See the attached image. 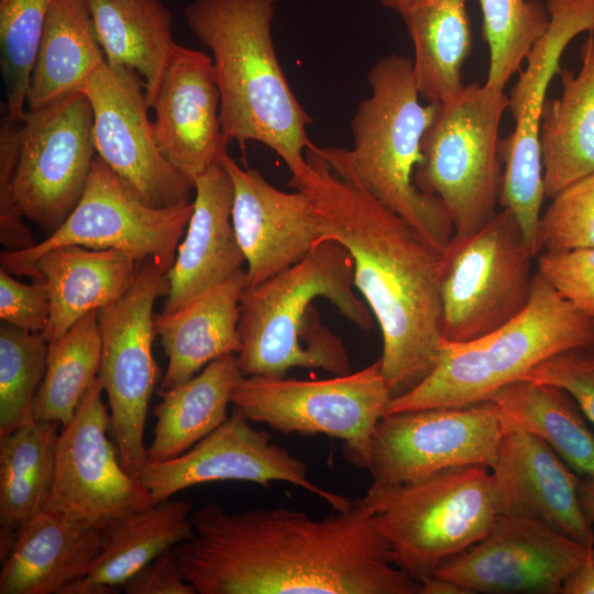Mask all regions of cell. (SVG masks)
I'll list each match as a JSON object with an SVG mask.
<instances>
[{"instance_id":"3957f363","label":"cell","mask_w":594,"mask_h":594,"mask_svg":"<svg viewBox=\"0 0 594 594\" xmlns=\"http://www.w3.org/2000/svg\"><path fill=\"white\" fill-rule=\"evenodd\" d=\"M277 0H193L187 25L212 54L220 92V124L228 143L264 144L292 176L307 166L312 122L294 95L272 36Z\"/></svg>"},{"instance_id":"d6986e66","label":"cell","mask_w":594,"mask_h":594,"mask_svg":"<svg viewBox=\"0 0 594 594\" xmlns=\"http://www.w3.org/2000/svg\"><path fill=\"white\" fill-rule=\"evenodd\" d=\"M588 548L543 524L496 515L484 537L446 559L436 576L468 593L561 594Z\"/></svg>"},{"instance_id":"1f68e13d","label":"cell","mask_w":594,"mask_h":594,"mask_svg":"<svg viewBox=\"0 0 594 594\" xmlns=\"http://www.w3.org/2000/svg\"><path fill=\"white\" fill-rule=\"evenodd\" d=\"M490 400L497 405L504 428L539 437L574 473L594 477V433L565 389L520 380L499 389Z\"/></svg>"},{"instance_id":"7a4b0ae2","label":"cell","mask_w":594,"mask_h":594,"mask_svg":"<svg viewBox=\"0 0 594 594\" xmlns=\"http://www.w3.org/2000/svg\"><path fill=\"white\" fill-rule=\"evenodd\" d=\"M305 156V170L288 186L310 200L322 240H334L351 254L354 286L381 329L382 374L393 397L407 393L442 353L443 252L329 165L311 142Z\"/></svg>"},{"instance_id":"ffe728a7","label":"cell","mask_w":594,"mask_h":594,"mask_svg":"<svg viewBox=\"0 0 594 594\" xmlns=\"http://www.w3.org/2000/svg\"><path fill=\"white\" fill-rule=\"evenodd\" d=\"M150 108L161 153L193 186L228 154L211 56L174 42Z\"/></svg>"},{"instance_id":"4fadbf2b","label":"cell","mask_w":594,"mask_h":594,"mask_svg":"<svg viewBox=\"0 0 594 594\" xmlns=\"http://www.w3.org/2000/svg\"><path fill=\"white\" fill-rule=\"evenodd\" d=\"M96 155L92 110L82 91L26 109L15 169L0 195L10 194L25 219L51 234L80 200Z\"/></svg>"},{"instance_id":"484cf974","label":"cell","mask_w":594,"mask_h":594,"mask_svg":"<svg viewBox=\"0 0 594 594\" xmlns=\"http://www.w3.org/2000/svg\"><path fill=\"white\" fill-rule=\"evenodd\" d=\"M139 264L117 249L63 245L42 254L34 268L51 298L50 322L42 332L48 344L87 314L120 300L133 285Z\"/></svg>"},{"instance_id":"83f0119b","label":"cell","mask_w":594,"mask_h":594,"mask_svg":"<svg viewBox=\"0 0 594 594\" xmlns=\"http://www.w3.org/2000/svg\"><path fill=\"white\" fill-rule=\"evenodd\" d=\"M193 505L168 498L102 529L89 570L63 594H111L148 562L194 535Z\"/></svg>"},{"instance_id":"f35d334b","label":"cell","mask_w":594,"mask_h":594,"mask_svg":"<svg viewBox=\"0 0 594 594\" xmlns=\"http://www.w3.org/2000/svg\"><path fill=\"white\" fill-rule=\"evenodd\" d=\"M594 246V173L563 188L541 213L535 241L542 252Z\"/></svg>"},{"instance_id":"f546056e","label":"cell","mask_w":594,"mask_h":594,"mask_svg":"<svg viewBox=\"0 0 594 594\" xmlns=\"http://www.w3.org/2000/svg\"><path fill=\"white\" fill-rule=\"evenodd\" d=\"M105 62L87 0H53L30 77L28 109L80 91Z\"/></svg>"},{"instance_id":"f1b7e54d","label":"cell","mask_w":594,"mask_h":594,"mask_svg":"<svg viewBox=\"0 0 594 594\" xmlns=\"http://www.w3.org/2000/svg\"><path fill=\"white\" fill-rule=\"evenodd\" d=\"M242 376L237 355L229 354L210 362L183 384L160 388L147 462L174 459L220 427L229 417L232 392Z\"/></svg>"},{"instance_id":"f6af8a7d","label":"cell","mask_w":594,"mask_h":594,"mask_svg":"<svg viewBox=\"0 0 594 594\" xmlns=\"http://www.w3.org/2000/svg\"><path fill=\"white\" fill-rule=\"evenodd\" d=\"M579 498L586 518L594 526V477L580 479Z\"/></svg>"},{"instance_id":"d6a6232c","label":"cell","mask_w":594,"mask_h":594,"mask_svg":"<svg viewBox=\"0 0 594 594\" xmlns=\"http://www.w3.org/2000/svg\"><path fill=\"white\" fill-rule=\"evenodd\" d=\"M57 426L32 419L0 437L1 560L16 531L46 506L55 475Z\"/></svg>"},{"instance_id":"e575fe53","label":"cell","mask_w":594,"mask_h":594,"mask_svg":"<svg viewBox=\"0 0 594 594\" xmlns=\"http://www.w3.org/2000/svg\"><path fill=\"white\" fill-rule=\"evenodd\" d=\"M100 359L101 337L95 310L48 344L45 374L33 405L34 419L68 425L98 378Z\"/></svg>"},{"instance_id":"e0dca14e","label":"cell","mask_w":594,"mask_h":594,"mask_svg":"<svg viewBox=\"0 0 594 594\" xmlns=\"http://www.w3.org/2000/svg\"><path fill=\"white\" fill-rule=\"evenodd\" d=\"M80 91L91 106L97 156L147 205L170 208L189 202L194 186L157 146L141 76L105 62Z\"/></svg>"},{"instance_id":"52a82bcc","label":"cell","mask_w":594,"mask_h":594,"mask_svg":"<svg viewBox=\"0 0 594 594\" xmlns=\"http://www.w3.org/2000/svg\"><path fill=\"white\" fill-rule=\"evenodd\" d=\"M508 108L504 89L471 82L436 103L421 139L415 184L436 196L453 226L451 240L470 237L498 211L503 182L499 123Z\"/></svg>"},{"instance_id":"c3c4849f","label":"cell","mask_w":594,"mask_h":594,"mask_svg":"<svg viewBox=\"0 0 594 594\" xmlns=\"http://www.w3.org/2000/svg\"><path fill=\"white\" fill-rule=\"evenodd\" d=\"M592 33L594 34V31Z\"/></svg>"},{"instance_id":"7c38bea8","label":"cell","mask_w":594,"mask_h":594,"mask_svg":"<svg viewBox=\"0 0 594 594\" xmlns=\"http://www.w3.org/2000/svg\"><path fill=\"white\" fill-rule=\"evenodd\" d=\"M167 274L141 264L128 293L98 310L101 359L98 380L108 397L110 431L123 468L139 476L147 462L144 430L158 366L153 355L154 306L167 296Z\"/></svg>"},{"instance_id":"7bdbcfd3","label":"cell","mask_w":594,"mask_h":594,"mask_svg":"<svg viewBox=\"0 0 594 594\" xmlns=\"http://www.w3.org/2000/svg\"><path fill=\"white\" fill-rule=\"evenodd\" d=\"M121 590L127 594H197L186 579L174 548L144 565Z\"/></svg>"},{"instance_id":"277c9868","label":"cell","mask_w":594,"mask_h":594,"mask_svg":"<svg viewBox=\"0 0 594 594\" xmlns=\"http://www.w3.org/2000/svg\"><path fill=\"white\" fill-rule=\"evenodd\" d=\"M328 299L362 330L374 317L355 293L349 251L322 240L296 264L244 289L240 301L241 348L237 363L243 376H286L294 367L351 373L342 340L320 321L314 301Z\"/></svg>"},{"instance_id":"ba28073f","label":"cell","mask_w":594,"mask_h":594,"mask_svg":"<svg viewBox=\"0 0 594 594\" xmlns=\"http://www.w3.org/2000/svg\"><path fill=\"white\" fill-rule=\"evenodd\" d=\"M358 502L376 515L393 564L420 584L482 539L496 516L484 465L447 469L399 486L371 485Z\"/></svg>"},{"instance_id":"5bb4252c","label":"cell","mask_w":594,"mask_h":594,"mask_svg":"<svg viewBox=\"0 0 594 594\" xmlns=\"http://www.w3.org/2000/svg\"><path fill=\"white\" fill-rule=\"evenodd\" d=\"M546 7L550 24L507 95L515 129L499 141L504 166L499 205L514 213L531 249L546 199L539 138L541 109L551 80L562 70L560 59L568 44L580 33L594 31V0H547Z\"/></svg>"},{"instance_id":"ac0fdd59","label":"cell","mask_w":594,"mask_h":594,"mask_svg":"<svg viewBox=\"0 0 594 594\" xmlns=\"http://www.w3.org/2000/svg\"><path fill=\"white\" fill-rule=\"evenodd\" d=\"M155 504L185 488L217 481H245L268 486L287 482L320 497L336 512L352 507L346 496L328 491L308 474L307 465L268 433L254 428L239 409L183 454L146 462L139 475Z\"/></svg>"},{"instance_id":"7402d4cb","label":"cell","mask_w":594,"mask_h":594,"mask_svg":"<svg viewBox=\"0 0 594 594\" xmlns=\"http://www.w3.org/2000/svg\"><path fill=\"white\" fill-rule=\"evenodd\" d=\"M233 185L232 224L244 254L248 286L257 285L302 260L322 241L308 197L271 185L256 168L222 161Z\"/></svg>"},{"instance_id":"30bf717a","label":"cell","mask_w":594,"mask_h":594,"mask_svg":"<svg viewBox=\"0 0 594 594\" xmlns=\"http://www.w3.org/2000/svg\"><path fill=\"white\" fill-rule=\"evenodd\" d=\"M536 256L506 208L468 238L451 240L441 274L442 337L465 343L508 323L528 306Z\"/></svg>"},{"instance_id":"d590c367","label":"cell","mask_w":594,"mask_h":594,"mask_svg":"<svg viewBox=\"0 0 594 594\" xmlns=\"http://www.w3.org/2000/svg\"><path fill=\"white\" fill-rule=\"evenodd\" d=\"M490 64L485 84L504 89L546 33L550 14L540 0H479Z\"/></svg>"},{"instance_id":"836d02e7","label":"cell","mask_w":594,"mask_h":594,"mask_svg":"<svg viewBox=\"0 0 594 594\" xmlns=\"http://www.w3.org/2000/svg\"><path fill=\"white\" fill-rule=\"evenodd\" d=\"M106 62L135 70L148 106L170 47L173 16L161 0H87Z\"/></svg>"},{"instance_id":"8992f818","label":"cell","mask_w":594,"mask_h":594,"mask_svg":"<svg viewBox=\"0 0 594 594\" xmlns=\"http://www.w3.org/2000/svg\"><path fill=\"white\" fill-rule=\"evenodd\" d=\"M591 345L594 320L536 273L530 301L519 316L475 340L444 341L431 373L413 389L393 397L386 413L486 402L547 359Z\"/></svg>"},{"instance_id":"bcb514c9","label":"cell","mask_w":594,"mask_h":594,"mask_svg":"<svg viewBox=\"0 0 594 594\" xmlns=\"http://www.w3.org/2000/svg\"><path fill=\"white\" fill-rule=\"evenodd\" d=\"M421 585L422 594H468V592L458 584L436 575L424 582Z\"/></svg>"},{"instance_id":"8fae6325","label":"cell","mask_w":594,"mask_h":594,"mask_svg":"<svg viewBox=\"0 0 594 594\" xmlns=\"http://www.w3.org/2000/svg\"><path fill=\"white\" fill-rule=\"evenodd\" d=\"M193 212V201L154 208L97 155L85 191L53 233L24 251H3L1 268L12 275L40 278L36 260L63 245L121 250L139 263L154 262L168 273Z\"/></svg>"},{"instance_id":"7dc6e473","label":"cell","mask_w":594,"mask_h":594,"mask_svg":"<svg viewBox=\"0 0 594 594\" xmlns=\"http://www.w3.org/2000/svg\"><path fill=\"white\" fill-rule=\"evenodd\" d=\"M382 6L395 11L400 16H403L410 3V0H380Z\"/></svg>"},{"instance_id":"ab89813d","label":"cell","mask_w":594,"mask_h":594,"mask_svg":"<svg viewBox=\"0 0 594 594\" xmlns=\"http://www.w3.org/2000/svg\"><path fill=\"white\" fill-rule=\"evenodd\" d=\"M536 273L576 310L594 320V246L542 252Z\"/></svg>"},{"instance_id":"44dd1931","label":"cell","mask_w":594,"mask_h":594,"mask_svg":"<svg viewBox=\"0 0 594 594\" xmlns=\"http://www.w3.org/2000/svg\"><path fill=\"white\" fill-rule=\"evenodd\" d=\"M492 468L496 515L543 524L586 547L594 526L579 498L580 479L539 437L504 428Z\"/></svg>"},{"instance_id":"4dcf8cb0","label":"cell","mask_w":594,"mask_h":594,"mask_svg":"<svg viewBox=\"0 0 594 594\" xmlns=\"http://www.w3.org/2000/svg\"><path fill=\"white\" fill-rule=\"evenodd\" d=\"M402 18L414 46L420 98L440 103L457 95L473 45L466 0H410Z\"/></svg>"},{"instance_id":"6da1fadb","label":"cell","mask_w":594,"mask_h":594,"mask_svg":"<svg viewBox=\"0 0 594 594\" xmlns=\"http://www.w3.org/2000/svg\"><path fill=\"white\" fill-rule=\"evenodd\" d=\"M174 547L198 594H422L392 562L376 515L358 501L315 519L289 508L193 510Z\"/></svg>"},{"instance_id":"60d3db41","label":"cell","mask_w":594,"mask_h":594,"mask_svg":"<svg viewBox=\"0 0 594 594\" xmlns=\"http://www.w3.org/2000/svg\"><path fill=\"white\" fill-rule=\"evenodd\" d=\"M524 380L557 385L572 395L594 422V345L558 353L534 367Z\"/></svg>"},{"instance_id":"603a6c76","label":"cell","mask_w":594,"mask_h":594,"mask_svg":"<svg viewBox=\"0 0 594 594\" xmlns=\"http://www.w3.org/2000/svg\"><path fill=\"white\" fill-rule=\"evenodd\" d=\"M193 212L167 273L168 294L163 314H172L201 293L217 286L246 263L231 213L233 185L222 163L196 178Z\"/></svg>"},{"instance_id":"b9f144b4","label":"cell","mask_w":594,"mask_h":594,"mask_svg":"<svg viewBox=\"0 0 594 594\" xmlns=\"http://www.w3.org/2000/svg\"><path fill=\"white\" fill-rule=\"evenodd\" d=\"M22 283L0 267V319L30 332H43L51 318L46 282L40 277Z\"/></svg>"},{"instance_id":"9a60e30c","label":"cell","mask_w":594,"mask_h":594,"mask_svg":"<svg viewBox=\"0 0 594 594\" xmlns=\"http://www.w3.org/2000/svg\"><path fill=\"white\" fill-rule=\"evenodd\" d=\"M503 431L493 400L386 413L372 440V485H405L464 465L491 468Z\"/></svg>"},{"instance_id":"2e32d148","label":"cell","mask_w":594,"mask_h":594,"mask_svg":"<svg viewBox=\"0 0 594 594\" xmlns=\"http://www.w3.org/2000/svg\"><path fill=\"white\" fill-rule=\"evenodd\" d=\"M97 378L56 444L53 487L44 509L105 529L155 505L139 476L122 465L110 431L109 407Z\"/></svg>"},{"instance_id":"ee69618b","label":"cell","mask_w":594,"mask_h":594,"mask_svg":"<svg viewBox=\"0 0 594 594\" xmlns=\"http://www.w3.org/2000/svg\"><path fill=\"white\" fill-rule=\"evenodd\" d=\"M561 594H594V546L583 563L564 581Z\"/></svg>"},{"instance_id":"cb8c5ba5","label":"cell","mask_w":594,"mask_h":594,"mask_svg":"<svg viewBox=\"0 0 594 594\" xmlns=\"http://www.w3.org/2000/svg\"><path fill=\"white\" fill-rule=\"evenodd\" d=\"M102 530L43 509L15 534L1 560L0 594H63L89 570Z\"/></svg>"},{"instance_id":"8d00e7d4","label":"cell","mask_w":594,"mask_h":594,"mask_svg":"<svg viewBox=\"0 0 594 594\" xmlns=\"http://www.w3.org/2000/svg\"><path fill=\"white\" fill-rule=\"evenodd\" d=\"M42 332L0 324V437L34 419L33 405L46 370Z\"/></svg>"},{"instance_id":"4316f807","label":"cell","mask_w":594,"mask_h":594,"mask_svg":"<svg viewBox=\"0 0 594 594\" xmlns=\"http://www.w3.org/2000/svg\"><path fill=\"white\" fill-rule=\"evenodd\" d=\"M578 74H559L562 94L546 98L540 116L544 196L553 198L572 183L594 173V34L581 46Z\"/></svg>"},{"instance_id":"74e56055","label":"cell","mask_w":594,"mask_h":594,"mask_svg":"<svg viewBox=\"0 0 594 594\" xmlns=\"http://www.w3.org/2000/svg\"><path fill=\"white\" fill-rule=\"evenodd\" d=\"M53 0L0 1V64L6 89V108L21 121L47 11Z\"/></svg>"},{"instance_id":"d4e9b609","label":"cell","mask_w":594,"mask_h":594,"mask_svg":"<svg viewBox=\"0 0 594 594\" xmlns=\"http://www.w3.org/2000/svg\"><path fill=\"white\" fill-rule=\"evenodd\" d=\"M248 286L241 270L172 314H156V336L168 359L161 389L183 384L210 362L240 351V301Z\"/></svg>"},{"instance_id":"9c48e42d","label":"cell","mask_w":594,"mask_h":594,"mask_svg":"<svg viewBox=\"0 0 594 594\" xmlns=\"http://www.w3.org/2000/svg\"><path fill=\"white\" fill-rule=\"evenodd\" d=\"M392 398L377 360L354 373L319 381L242 376L231 404L251 421L283 433L339 439L345 459L369 470L374 431Z\"/></svg>"},{"instance_id":"5b68a950","label":"cell","mask_w":594,"mask_h":594,"mask_svg":"<svg viewBox=\"0 0 594 594\" xmlns=\"http://www.w3.org/2000/svg\"><path fill=\"white\" fill-rule=\"evenodd\" d=\"M366 78L371 95L352 118L353 147H318L319 152L444 253L453 237L450 217L439 198L415 184L422 162L421 139L436 103H421L409 57L383 56Z\"/></svg>"}]
</instances>
